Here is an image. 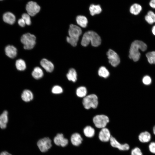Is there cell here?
<instances>
[{
  "label": "cell",
  "instance_id": "cell-23",
  "mask_svg": "<svg viewBox=\"0 0 155 155\" xmlns=\"http://www.w3.org/2000/svg\"><path fill=\"white\" fill-rule=\"evenodd\" d=\"M77 72L73 68L69 69L66 75L68 80L73 82H75L77 80Z\"/></svg>",
  "mask_w": 155,
  "mask_h": 155
},
{
  "label": "cell",
  "instance_id": "cell-32",
  "mask_svg": "<svg viewBox=\"0 0 155 155\" xmlns=\"http://www.w3.org/2000/svg\"><path fill=\"white\" fill-rule=\"evenodd\" d=\"M131 155H143L141 149L138 147H135L133 149L131 152Z\"/></svg>",
  "mask_w": 155,
  "mask_h": 155
},
{
  "label": "cell",
  "instance_id": "cell-41",
  "mask_svg": "<svg viewBox=\"0 0 155 155\" xmlns=\"http://www.w3.org/2000/svg\"><path fill=\"white\" fill-rule=\"evenodd\" d=\"M153 134L155 135V125L153 127Z\"/></svg>",
  "mask_w": 155,
  "mask_h": 155
},
{
  "label": "cell",
  "instance_id": "cell-21",
  "mask_svg": "<svg viewBox=\"0 0 155 155\" xmlns=\"http://www.w3.org/2000/svg\"><path fill=\"white\" fill-rule=\"evenodd\" d=\"M76 21L78 25L82 28H85L88 23V20L85 16L79 15L76 18Z\"/></svg>",
  "mask_w": 155,
  "mask_h": 155
},
{
  "label": "cell",
  "instance_id": "cell-40",
  "mask_svg": "<svg viewBox=\"0 0 155 155\" xmlns=\"http://www.w3.org/2000/svg\"><path fill=\"white\" fill-rule=\"evenodd\" d=\"M152 32L153 34L155 35V25L152 28Z\"/></svg>",
  "mask_w": 155,
  "mask_h": 155
},
{
  "label": "cell",
  "instance_id": "cell-1",
  "mask_svg": "<svg viewBox=\"0 0 155 155\" xmlns=\"http://www.w3.org/2000/svg\"><path fill=\"white\" fill-rule=\"evenodd\" d=\"M147 49V45L143 41L135 40L131 43L129 51V57L134 61H137L140 59V53L139 50L144 51Z\"/></svg>",
  "mask_w": 155,
  "mask_h": 155
},
{
  "label": "cell",
  "instance_id": "cell-5",
  "mask_svg": "<svg viewBox=\"0 0 155 155\" xmlns=\"http://www.w3.org/2000/svg\"><path fill=\"white\" fill-rule=\"evenodd\" d=\"M82 104L84 108L86 109L91 108H95L98 104V97L94 94L86 96L83 100Z\"/></svg>",
  "mask_w": 155,
  "mask_h": 155
},
{
  "label": "cell",
  "instance_id": "cell-16",
  "mask_svg": "<svg viewBox=\"0 0 155 155\" xmlns=\"http://www.w3.org/2000/svg\"><path fill=\"white\" fill-rule=\"evenodd\" d=\"M4 22L10 24H13L16 21L15 15L12 13L7 12L4 14L3 16Z\"/></svg>",
  "mask_w": 155,
  "mask_h": 155
},
{
  "label": "cell",
  "instance_id": "cell-3",
  "mask_svg": "<svg viewBox=\"0 0 155 155\" xmlns=\"http://www.w3.org/2000/svg\"><path fill=\"white\" fill-rule=\"evenodd\" d=\"M82 33V30L80 27L74 24H71L68 30L69 36L67 37V41L73 46H76Z\"/></svg>",
  "mask_w": 155,
  "mask_h": 155
},
{
  "label": "cell",
  "instance_id": "cell-14",
  "mask_svg": "<svg viewBox=\"0 0 155 155\" xmlns=\"http://www.w3.org/2000/svg\"><path fill=\"white\" fill-rule=\"evenodd\" d=\"M40 64L42 67L47 72H51L54 69V65L53 64L46 59H42L40 61Z\"/></svg>",
  "mask_w": 155,
  "mask_h": 155
},
{
  "label": "cell",
  "instance_id": "cell-31",
  "mask_svg": "<svg viewBox=\"0 0 155 155\" xmlns=\"http://www.w3.org/2000/svg\"><path fill=\"white\" fill-rule=\"evenodd\" d=\"M30 16L27 13H24L22 15V18L25 21L26 24L30 25L31 24V20Z\"/></svg>",
  "mask_w": 155,
  "mask_h": 155
},
{
  "label": "cell",
  "instance_id": "cell-11",
  "mask_svg": "<svg viewBox=\"0 0 155 155\" xmlns=\"http://www.w3.org/2000/svg\"><path fill=\"white\" fill-rule=\"evenodd\" d=\"M53 141L55 145L62 147L66 146L68 143V140L64 137L62 133H58L54 137Z\"/></svg>",
  "mask_w": 155,
  "mask_h": 155
},
{
  "label": "cell",
  "instance_id": "cell-37",
  "mask_svg": "<svg viewBox=\"0 0 155 155\" xmlns=\"http://www.w3.org/2000/svg\"><path fill=\"white\" fill-rule=\"evenodd\" d=\"M147 15L149 16L153 20L154 22H155V14L152 11H149Z\"/></svg>",
  "mask_w": 155,
  "mask_h": 155
},
{
  "label": "cell",
  "instance_id": "cell-26",
  "mask_svg": "<svg viewBox=\"0 0 155 155\" xmlns=\"http://www.w3.org/2000/svg\"><path fill=\"white\" fill-rule=\"evenodd\" d=\"M16 66L17 69L20 71L24 70L26 68V65L25 61L21 59L16 60Z\"/></svg>",
  "mask_w": 155,
  "mask_h": 155
},
{
  "label": "cell",
  "instance_id": "cell-25",
  "mask_svg": "<svg viewBox=\"0 0 155 155\" xmlns=\"http://www.w3.org/2000/svg\"><path fill=\"white\" fill-rule=\"evenodd\" d=\"M142 9V7L140 4L135 3L131 6L130 11L132 14L137 15L140 13Z\"/></svg>",
  "mask_w": 155,
  "mask_h": 155
},
{
  "label": "cell",
  "instance_id": "cell-34",
  "mask_svg": "<svg viewBox=\"0 0 155 155\" xmlns=\"http://www.w3.org/2000/svg\"><path fill=\"white\" fill-rule=\"evenodd\" d=\"M148 149L152 153L155 154V142H151L148 145Z\"/></svg>",
  "mask_w": 155,
  "mask_h": 155
},
{
  "label": "cell",
  "instance_id": "cell-38",
  "mask_svg": "<svg viewBox=\"0 0 155 155\" xmlns=\"http://www.w3.org/2000/svg\"><path fill=\"white\" fill-rule=\"evenodd\" d=\"M150 6L152 8L155 9V0H152L149 3Z\"/></svg>",
  "mask_w": 155,
  "mask_h": 155
},
{
  "label": "cell",
  "instance_id": "cell-10",
  "mask_svg": "<svg viewBox=\"0 0 155 155\" xmlns=\"http://www.w3.org/2000/svg\"><path fill=\"white\" fill-rule=\"evenodd\" d=\"M110 141V144L112 147L117 148L120 150L127 151L130 148V146L127 143L120 144L112 136H111Z\"/></svg>",
  "mask_w": 155,
  "mask_h": 155
},
{
  "label": "cell",
  "instance_id": "cell-8",
  "mask_svg": "<svg viewBox=\"0 0 155 155\" xmlns=\"http://www.w3.org/2000/svg\"><path fill=\"white\" fill-rule=\"evenodd\" d=\"M40 7L36 2L30 1L28 3L26 6L27 13L30 16L35 15L40 11Z\"/></svg>",
  "mask_w": 155,
  "mask_h": 155
},
{
  "label": "cell",
  "instance_id": "cell-18",
  "mask_svg": "<svg viewBox=\"0 0 155 155\" xmlns=\"http://www.w3.org/2000/svg\"><path fill=\"white\" fill-rule=\"evenodd\" d=\"M8 112L4 111L0 115V127L2 129H5L8 122Z\"/></svg>",
  "mask_w": 155,
  "mask_h": 155
},
{
  "label": "cell",
  "instance_id": "cell-4",
  "mask_svg": "<svg viewBox=\"0 0 155 155\" xmlns=\"http://www.w3.org/2000/svg\"><path fill=\"white\" fill-rule=\"evenodd\" d=\"M36 37L33 34L28 33L24 34L21 38V41L25 49L30 50L34 48L36 44Z\"/></svg>",
  "mask_w": 155,
  "mask_h": 155
},
{
  "label": "cell",
  "instance_id": "cell-35",
  "mask_svg": "<svg viewBox=\"0 0 155 155\" xmlns=\"http://www.w3.org/2000/svg\"><path fill=\"white\" fill-rule=\"evenodd\" d=\"M145 19L146 21L150 24H152L154 22L153 20L147 15L145 16Z\"/></svg>",
  "mask_w": 155,
  "mask_h": 155
},
{
  "label": "cell",
  "instance_id": "cell-19",
  "mask_svg": "<svg viewBox=\"0 0 155 155\" xmlns=\"http://www.w3.org/2000/svg\"><path fill=\"white\" fill-rule=\"evenodd\" d=\"M21 97L23 101L26 102H28L33 99V95L30 90H25L23 92Z\"/></svg>",
  "mask_w": 155,
  "mask_h": 155
},
{
  "label": "cell",
  "instance_id": "cell-6",
  "mask_svg": "<svg viewBox=\"0 0 155 155\" xmlns=\"http://www.w3.org/2000/svg\"><path fill=\"white\" fill-rule=\"evenodd\" d=\"M93 121L96 127L100 129L105 127L109 121L108 117L104 115H96L94 117Z\"/></svg>",
  "mask_w": 155,
  "mask_h": 155
},
{
  "label": "cell",
  "instance_id": "cell-2",
  "mask_svg": "<svg viewBox=\"0 0 155 155\" xmlns=\"http://www.w3.org/2000/svg\"><path fill=\"white\" fill-rule=\"evenodd\" d=\"M101 41L100 37L96 33L93 31H89L84 34L81 44L83 46H86L91 42L93 46L97 47L100 45Z\"/></svg>",
  "mask_w": 155,
  "mask_h": 155
},
{
  "label": "cell",
  "instance_id": "cell-28",
  "mask_svg": "<svg viewBox=\"0 0 155 155\" xmlns=\"http://www.w3.org/2000/svg\"><path fill=\"white\" fill-rule=\"evenodd\" d=\"M76 93L78 97L80 98H84L86 96L87 90L85 87L80 86L77 89Z\"/></svg>",
  "mask_w": 155,
  "mask_h": 155
},
{
  "label": "cell",
  "instance_id": "cell-7",
  "mask_svg": "<svg viewBox=\"0 0 155 155\" xmlns=\"http://www.w3.org/2000/svg\"><path fill=\"white\" fill-rule=\"evenodd\" d=\"M37 145L39 150L42 152L48 151L52 146L51 140L48 137L40 139L38 141Z\"/></svg>",
  "mask_w": 155,
  "mask_h": 155
},
{
  "label": "cell",
  "instance_id": "cell-17",
  "mask_svg": "<svg viewBox=\"0 0 155 155\" xmlns=\"http://www.w3.org/2000/svg\"><path fill=\"white\" fill-rule=\"evenodd\" d=\"M71 141L72 144L75 146H78L82 143L83 139L81 135L76 133L72 134L71 137Z\"/></svg>",
  "mask_w": 155,
  "mask_h": 155
},
{
  "label": "cell",
  "instance_id": "cell-30",
  "mask_svg": "<svg viewBox=\"0 0 155 155\" xmlns=\"http://www.w3.org/2000/svg\"><path fill=\"white\" fill-rule=\"evenodd\" d=\"M52 92L54 94H60L63 92V90L61 86L58 85H56L53 87L52 89Z\"/></svg>",
  "mask_w": 155,
  "mask_h": 155
},
{
  "label": "cell",
  "instance_id": "cell-29",
  "mask_svg": "<svg viewBox=\"0 0 155 155\" xmlns=\"http://www.w3.org/2000/svg\"><path fill=\"white\" fill-rule=\"evenodd\" d=\"M148 62L150 64H155V51L148 53L146 54Z\"/></svg>",
  "mask_w": 155,
  "mask_h": 155
},
{
  "label": "cell",
  "instance_id": "cell-9",
  "mask_svg": "<svg viewBox=\"0 0 155 155\" xmlns=\"http://www.w3.org/2000/svg\"><path fill=\"white\" fill-rule=\"evenodd\" d=\"M109 62L113 67L117 66L120 63V58L117 54L113 50L111 49L108 50L107 53Z\"/></svg>",
  "mask_w": 155,
  "mask_h": 155
},
{
  "label": "cell",
  "instance_id": "cell-24",
  "mask_svg": "<svg viewBox=\"0 0 155 155\" xmlns=\"http://www.w3.org/2000/svg\"><path fill=\"white\" fill-rule=\"evenodd\" d=\"M85 135L88 137H92L94 135L95 131L94 128L90 126L86 127L83 130Z\"/></svg>",
  "mask_w": 155,
  "mask_h": 155
},
{
  "label": "cell",
  "instance_id": "cell-12",
  "mask_svg": "<svg viewBox=\"0 0 155 155\" xmlns=\"http://www.w3.org/2000/svg\"><path fill=\"white\" fill-rule=\"evenodd\" d=\"M111 136L109 130L106 127L101 129L98 135L99 140L104 142L110 141Z\"/></svg>",
  "mask_w": 155,
  "mask_h": 155
},
{
  "label": "cell",
  "instance_id": "cell-39",
  "mask_svg": "<svg viewBox=\"0 0 155 155\" xmlns=\"http://www.w3.org/2000/svg\"><path fill=\"white\" fill-rule=\"evenodd\" d=\"M0 155H12L11 154L7 151H3L1 152Z\"/></svg>",
  "mask_w": 155,
  "mask_h": 155
},
{
  "label": "cell",
  "instance_id": "cell-13",
  "mask_svg": "<svg viewBox=\"0 0 155 155\" xmlns=\"http://www.w3.org/2000/svg\"><path fill=\"white\" fill-rule=\"evenodd\" d=\"M138 138L139 141L143 143L150 142L152 136L150 133L147 131H145L140 133L138 135Z\"/></svg>",
  "mask_w": 155,
  "mask_h": 155
},
{
  "label": "cell",
  "instance_id": "cell-20",
  "mask_svg": "<svg viewBox=\"0 0 155 155\" xmlns=\"http://www.w3.org/2000/svg\"><path fill=\"white\" fill-rule=\"evenodd\" d=\"M43 72L42 69L40 67H35L32 72V77L36 79H39L42 78L43 75Z\"/></svg>",
  "mask_w": 155,
  "mask_h": 155
},
{
  "label": "cell",
  "instance_id": "cell-36",
  "mask_svg": "<svg viewBox=\"0 0 155 155\" xmlns=\"http://www.w3.org/2000/svg\"><path fill=\"white\" fill-rule=\"evenodd\" d=\"M18 24L22 27H24L26 24L25 21L22 18L18 20Z\"/></svg>",
  "mask_w": 155,
  "mask_h": 155
},
{
  "label": "cell",
  "instance_id": "cell-27",
  "mask_svg": "<svg viewBox=\"0 0 155 155\" xmlns=\"http://www.w3.org/2000/svg\"><path fill=\"white\" fill-rule=\"evenodd\" d=\"M98 73L100 76L104 78L108 77L110 74L108 69L104 66H101L99 68Z\"/></svg>",
  "mask_w": 155,
  "mask_h": 155
},
{
  "label": "cell",
  "instance_id": "cell-33",
  "mask_svg": "<svg viewBox=\"0 0 155 155\" xmlns=\"http://www.w3.org/2000/svg\"><path fill=\"white\" fill-rule=\"evenodd\" d=\"M142 81L143 83L146 85H150L152 82V79L148 75H145L142 78Z\"/></svg>",
  "mask_w": 155,
  "mask_h": 155
},
{
  "label": "cell",
  "instance_id": "cell-22",
  "mask_svg": "<svg viewBox=\"0 0 155 155\" xmlns=\"http://www.w3.org/2000/svg\"><path fill=\"white\" fill-rule=\"evenodd\" d=\"M89 9L90 14L94 16L96 14H98L102 11V9L99 5H95L93 4L90 5Z\"/></svg>",
  "mask_w": 155,
  "mask_h": 155
},
{
  "label": "cell",
  "instance_id": "cell-15",
  "mask_svg": "<svg viewBox=\"0 0 155 155\" xmlns=\"http://www.w3.org/2000/svg\"><path fill=\"white\" fill-rule=\"evenodd\" d=\"M6 55L11 58H15L17 54V49L13 45H8L5 49Z\"/></svg>",
  "mask_w": 155,
  "mask_h": 155
}]
</instances>
